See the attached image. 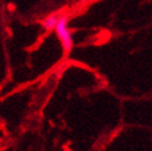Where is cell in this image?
Returning a JSON list of instances; mask_svg holds the SVG:
<instances>
[{"instance_id": "2", "label": "cell", "mask_w": 152, "mask_h": 151, "mask_svg": "<svg viewBox=\"0 0 152 151\" xmlns=\"http://www.w3.org/2000/svg\"><path fill=\"white\" fill-rule=\"evenodd\" d=\"M59 16H61V15H58V14H50V15H47V16L42 20L43 29L47 30V31L53 30V29H55V26H56V24H57L58 19H59Z\"/></svg>"}, {"instance_id": "1", "label": "cell", "mask_w": 152, "mask_h": 151, "mask_svg": "<svg viewBox=\"0 0 152 151\" xmlns=\"http://www.w3.org/2000/svg\"><path fill=\"white\" fill-rule=\"evenodd\" d=\"M53 30L56 31V35L61 42V46H62L64 54H69L73 48V37L69 27H68V16L61 15Z\"/></svg>"}]
</instances>
